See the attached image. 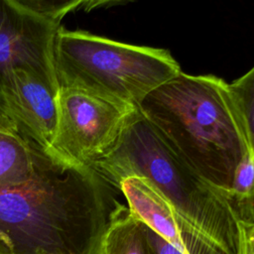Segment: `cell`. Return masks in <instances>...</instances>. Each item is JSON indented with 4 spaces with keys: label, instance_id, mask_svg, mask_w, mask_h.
Masks as SVG:
<instances>
[{
    "label": "cell",
    "instance_id": "obj_3",
    "mask_svg": "<svg viewBox=\"0 0 254 254\" xmlns=\"http://www.w3.org/2000/svg\"><path fill=\"white\" fill-rule=\"evenodd\" d=\"M89 167L115 187L129 177L145 179L216 251L238 254L239 221L225 197L173 152L138 109L114 147Z\"/></svg>",
    "mask_w": 254,
    "mask_h": 254
},
{
    "label": "cell",
    "instance_id": "obj_15",
    "mask_svg": "<svg viewBox=\"0 0 254 254\" xmlns=\"http://www.w3.org/2000/svg\"><path fill=\"white\" fill-rule=\"evenodd\" d=\"M146 232L154 254H183L179 249L151 230L148 226H146Z\"/></svg>",
    "mask_w": 254,
    "mask_h": 254
},
{
    "label": "cell",
    "instance_id": "obj_10",
    "mask_svg": "<svg viewBox=\"0 0 254 254\" xmlns=\"http://www.w3.org/2000/svg\"><path fill=\"white\" fill-rule=\"evenodd\" d=\"M98 254H154L146 226L117 201L102 237Z\"/></svg>",
    "mask_w": 254,
    "mask_h": 254
},
{
    "label": "cell",
    "instance_id": "obj_14",
    "mask_svg": "<svg viewBox=\"0 0 254 254\" xmlns=\"http://www.w3.org/2000/svg\"><path fill=\"white\" fill-rule=\"evenodd\" d=\"M239 247L238 254H254V222H238Z\"/></svg>",
    "mask_w": 254,
    "mask_h": 254
},
{
    "label": "cell",
    "instance_id": "obj_7",
    "mask_svg": "<svg viewBox=\"0 0 254 254\" xmlns=\"http://www.w3.org/2000/svg\"><path fill=\"white\" fill-rule=\"evenodd\" d=\"M60 27L18 0H0V81L12 69L28 68L58 83L54 47Z\"/></svg>",
    "mask_w": 254,
    "mask_h": 254
},
{
    "label": "cell",
    "instance_id": "obj_4",
    "mask_svg": "<svg viewBox=\"0 0 254 254\" xmlns=\"http://www.w3.org/2000/svg\"><path fill=\"white\" fill-rule=\"evenodd\" d=\"M54 66L59 88H78L134 106L182 71L167 50L63 26L55 39Z\"/></svg>",
    "mask_w": 254,
    "mask_h": 254
},
{
    "label": "cell",
    "instance_id": "obj_8",
    "mask_svg": "<svg viewBox=\"0 0 254 254\" xmlns=\"http://www.w3.org/2000/svg\"><path fill=\"white\" fill-rule=\"evenodd\" d=\"M117 188L124 194L131 213L183 254H220L145 179L129 177Z\"/></svg>",
    "mask_w": 254,
    "mask_h": 254
},
{
    "label": "cell",
    "instance_id": "obj_1",
    "mask_svg": "<svg viewBox=\"0 0 254 254\" xmlns=\"http://www.w3.org/2000/svg\"><path fill=\"white\" fill-rule=\"evenodd\" d=\"M116 203L92 168L48 152L29 180L0 188V254H98Z\"/></svg>",
    "mask_w": 254,
    "mask_h": 254
},
{
    "label": "cell",
    "instance_id": "obj_11",
    "mask_svg": "<svg viewBox=\"0 0 254 254\" xmlns=\"http://www.w3.org/2000/svg\"><path fill=\"white\" fill-rule=\"evenodd\" d=\"M224 197L238 221L254 222V154L251 149L239 163Z\"/></svg>",
    "mask_w": 254,
    "mask_h": 254
},
{
    "label": "cell",
    "instance_id": "obj_6",
    "mask_svg": "<svg viewBox=\"0 0 254 254\" xmlns=\"http://www.w3.org/2000/svg\"><path fill=\"white\" fill-rule=\"evenodd\" d=\"M59 85L28 68H15L0 81V114L31 142L50 152L58 121Z\"/></svg>",
    "mask_w": 254,
    "mask_h": 254
},
{
    "label": "cell",
    "instance_id": "obj_9",
    "mask_svg": "<svg viewBox=\"0 0 254 254\" xmlns=\"http://www.w3.org/2000/svg\"><path fill=\"white\" fill-rule=\"evenodd\" d=\"M47 154L0 114V188L29 180Z\"/></svg>",
    "mask_w": 254,
    "mask_h": 254
},
{
    "label": "cell",
    "instance_id": "obj_2",
    "mask_svg": "<svg viewBox=\"0 0 254 254\" xmlns=\"http://www.w3.org/2000/svg\"><path fill=\"white\" fill-rule=\"evenodd\" d=\"M136 107L173 152L224 196L250 151L229 84L214 75L181 71Z\"/></svg>",
    "mask_w": 254,
    "mask_h": 254
},
{
    "label": "cell",
    "instance_id": "obj_5",
    "mask_svg": "<svg viewBox=\"0 0 254 254\" xmlns=\"http://www.w3.org/2000/svg\"><path fill=\"white\" fill-rule=\"evenodd\" d=\"M59 121L50 154L90 166L116 144L136 106L71 87L59 88Z\"/></svg>",
    "mask_w": 254,
    "mask_h": 254
},
{
    "label": "cell",
    "instance_id": "obj_13",
    "mask_svg": "<svg viewBox=\"0 0 254 254\" xmlns=\"http://www.w3.org/2000/svg\"><path fill=\"white\" fill-rule=\"evenodd\" d=\"M25 8L61 25L64 17L80 10L83 0H18Z\"/></svg>",
    "mask_w": 254,
    "mask_h": 254
},
{
    "label": "cell",
    "instance_id": "obj_12",
    "mask_svg": "<svg viewBox=\"0 0 254 254\" xmlns=\"http://www.w3.org/2000/svg\"><path fill=\"white\" fill-rule=\"evenodd\" d=\"M229 87L242 114L250 149L254 154V66L230 83Z\"/></svg>",
    "mask_w": 254,
    "mask_h": 254
}]
</instances>
